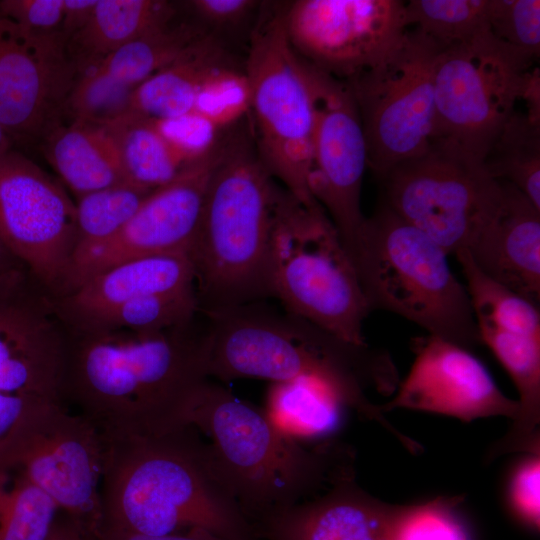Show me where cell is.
<instances>
[{"label":"cell","instance_id":"39","mask_svg":"<svg viewBox=\"0 0 540 540\" xmlns=\"http://www.w3.org/2000/svg\"><path fill=\"white\" fill-rule=\"evenodd\" d=\"M488 21L491 34L499 41L539 57V0H489Z\"/></svg>","mask_w":540,"mask_h":540},{"label":"cell","instance_id":"9","mask_svg":"<svg viewBox=\"0 0 540 540\" xmlns=\"http://www.w3.org/2000/svg\"><path fill=\"white\" fill-rule=\"evenodd\" d=\"M535 60L491 32L443 49L435 65L430 145L482 164L522 100Z\"/></svg>","mask_w":540,"mask_h":540},{"label":"cell","instance_id":"22","mask_svg":"<svg viewBox=\"0 0 540 540\" xmlns=\"http://www.w3.org/2000/svg\"><path fill=\"white\" fill-rule=\"evenodd\" d=\"M397 509L368 495L349 477L255 531L260 540H392Z\"/></svg>","mask_w":540,"mask_h":540},{"label":"cell","instance_id":"21","mask_svg":"<svg viewBox=\"0 0 540 540\" xmlns=\"http://www.w3.org/2000/svg\"><path fill=\"white\" fill-rule=\"evenodd\" d=\"M195 287L187 253H171L127 261L112 267L72 292L49 297L52 311L67 332L93 330L121 305L142 296Z\"/></svg>","mask_w":540,"mask_h":540},{"label":"cell","instance_id":"20","mask_svg":"<svg viewBox=\"0 0 540 540\" xmlns=\"http://www.w3.org/2000/svg\"><path fill=\"white\" fill-rule=\"evenodd\" d=\"M500 183L495 205L465 250L484 274L538 306L540 210L514 186Z\"/></svg>","mask_w":540,"mask_h":540},{"label":"cell","instance_id":"46","mask_svg":"<svg viewBox=\"0 0 540 540\" xmlns=\"http://www.w3.org/2000/svg\"><path fill=\"white\" fill-rule=\"evenodd\" d=\"M45 540H87L73 522L59 511Z\"/></svg>","mask_w":540,"mask_h":540},{"label":"cell","instance_id":"24","mask_svg":"<svg viewBox=\"0 0 540 540\" xmlns=\"http://www.w3.org/2000/svg\"><path fill=\"white\" fill-rule=\"evenodd\" d=\"M176 16L163 0H97L86 25L66 42L78 74L141 36L162 28Z\"/></svg>","mask_w":540,"mask_h":540},{"label":"cell","instance_id":"6","mask_svg":"<svg viewBox=\"0 0 540 540\" xmlns=\"http://www.w3.org/2000/svg\"><path fill=\"white\" fill-rule=\"evenodd\" d=\"M347 253L371 311L394 313L466 349L481 343L448 254L384 202L365 218Z\"/></svg>","mask_w":540,"mask_h":540},{"label":"cell","instance_id":"30","mask_svg":"<svg viewBox=\"0 0 540 540\" xmlns=\"http://www.w3.org/2000/svg\"><path fill=\"white\" fill-rule=\"evenodd\" d=\"M208 34L211 33L201 25L172 21L126 44L97 66L119 81L136 88L178 60Z\"/></svg>","mask_w":540,"mask_h":540},{"label":"cell","instance_id":"45","mask_svg":"<svg viewBox=\"0 0 540 540\" xmlns=\"http://www.w3.org/2000/svg\"><path fill=\"white\" fill-rule=\"evenodd\" d=\"M98 540H226L204 528L193 527L166 535L103 534Z\"/></svg>","mask_w":540,"mask_h":540},{"label":"cell","instance_id":"28","mask_svg":"<svg viewBox=\"0 0 540 540\" xmlns=\"http://www.w3.org/2000/svg\"><path fill=\"white\" fill-rule=\"evenodd\" d=\"M106 126L116 140L129 182L154 190L173 181L192 164L163 137L151 119L129 113Z\"/></svg>","mask_w":540,"mask_h":540},{"label":"cell","instance_id":"26","mask_svg":"<svg viewBox=\"0 0 540 540\" xmlns=\"http://www.w3.org/2000/svg\"><path fill=\"white\" fill-rule=\"evenodd\" d=\"M232 64L214 35L208 34L133 90L130 113L153 120L189 113L207 80Z\"/></svg>","mask_w":540,"mask_h":540},{"label":"cell","instance_id":"16","mask_svg":"<svg viewBox=\"0 0 540 540\" xmlns=\"http://www.w3.org/2000/svg\"><path fill=\"white\" fill-rule=\"evenodd\" d=\"M306 64L315 111L309 189L348 251L366 218L361 210L368 167L362 123L347 84Z\"/></svg>","mask_w":540,"mask_h":540},{"label":"cell","instance_id":"42","mask_svg":"<svg viewBox=\"0 0 540 540\" xmlns=\"http://www.w3.org/2000/svg\"><path fill=\"white\" fill-rule=\"evenodd\" d=\"M0 13L29 31L57 33L63 18V0H0Z\"/></svg>","mask_w":540,"mask_h":540},{"label":"cell","instance_id":"33","mask_svg":"<svg viewBox=\"0 0 540 540\" xmlns=\"http://www.w3.org/2000/svg\"><path fill=\"white\" fill-rule=\"evenodd\" d=\"M489 0H410L405 2L408 28L413 26L442 50L490 32Z\"/></svg>","mask_w":540,"mask_h":540},{"label":"cell","instance_id":"23","mask_svg":"<svg viewBox=\"0 0 540 540\" xmlns=\"http://www.w3.org/2000/svg\"><path fill=\"white\" fill-rule=\"evenodd\" d=\"M480 342L487 345L506 369L518 393V411L508 433L489 456L512 452L540 454V337L477 324Z\"/></svg>","mask_w":540,"mask_h":540},{"label":"cell","instance_id":"2","mask_svg":"<svg viewBox=\"0 0 540 540\" xmlns=\"http://www.w3.org/2000/svg\"><path fill=\"white\" fill-rule=\"evenodd\" d=\"M102 440L101 535L200 527L226 540H260L215 475L206 441L193 426Z\"/></svg>","mask_w":540,"mask_h":540},{"label":"cell","instance_id":"48","mask_svg":"<svg viewBox=\"0 0 540 540\" xmlns=\"http://www.w3.org/2000/svg\"><path fill=\"white\" fill-rule=\"evenodd\" d=\"M13 140L0 124V155L12 148Z\"/></svg>","mask_w":540,"mask_h":540},{"label":"cell","instance_id":"35","mask_svg":"<svg viewBox=\"0 0 540 540\" xmlns=\"http://www.w3.org/2000/svg\"><path fill=\"white\" fill-rule=\"evenodd\" d=\"M198 312L200 307L195 287L146 295L121 305L89 332H160L193 322Z\"/></svg>","mask_w":540,"mask_h":540},{"label":"cell","instance_id":"13","mask_svg":"<svg viewBox=\"0 0 540 540\" xmlns=\"http://www.w3.org/2000/svg\"><path fill=\"white\" fill-rule=\"evenodd\" d=\"M0 238L43 291L57 296L76 246V204L13 148L0 155Z\"/></svg>","mask_w":540,"mask_h":540},{"label":"cell","instance_id":"27","mask_svg":"<svg viewBox=\"0 0 540 540\" xmlns=\"http://www.w3.org/2000/svg\"><path fill=\"white\" fill-rule=\"evenodd\" d=\"M344 398L313 379L273 383L264 412L284 434L298 440L325 438L342 423Z\"/></svg>","mask_w":540,"mask_h":540},{"label":"cell","instance_id":"11","mask_svg":"<svg viewBox=\"0 0 540 540\" xmlns=\"http://www.w3.org/2000/svg\"><path fill=\"white\" fill-rule=\"evenodd\" d=\"M441 51L417 29H407L377 64L345 82L361 119L368 167L379 179L430 147Z\"/></svg>","mask_w":540,"mask_h":540},{"label":"cell","instance_id":"5","mask_svg":"<svg viewBox=\"0 0 540 540\" xmlns=\"http://www.w3.org/2000/svg\"><path fill=\"white\" fill-rule=\"evenodd\" d=\"M278 188L246 133L221 137L197 234L188 251L200 311L271 297L269 262Z\"/></svg>","mask_w":540,"mask_h":540},{"label":"cell","instance_id":"32","mask_svg":"<svg viewBox=\"0 0 540 540\" xmlns=\"http://www.w3.org/2000/svg\"><path fill=\"white\" fill-rule=\"evenodd\" d=\"M59 511L23 474L0 465V540H45Z\"/></svg>","mask_w":540,"mask_h":540},{"label":"cell","instance_id":"14","mask_svg":"<svg viewBox=\"0 0 540 540\" xmlns=\"http://www.w3.org/2000/svg\"><path fill=\"white\" fill-rule=\"evenodd\" d=\"M285 25L303 60L343 82L377 64L408 29L399 0H296Z\"/></svg>","mask_w":540,"mask_h":540},{"label":"cell","instance_id":"17","mask_svg":"<svg viewBox=\"0 0 540 540\" xmlns=\"http://www.w3.org/2000/svg\"><path fill=\"white\" fill-rule=\"evenodd\" d=\"M78 77L59 32L29 31L0 13V124L12 140H44L61 125Z\"/></svg>","mask_w":540,"mask_h":540},{"label":"cell","instance_id":"1","mask_svg":"<svg viewBox=\"0 0 540 540\" xmlns=\"http://www.w3.org/2000/svg\"><path fill=\"white\" fill-rule=\"evenodd\" d=\"M204 327L160 332H67L60 401L103 438L160 435L186 426L208 380Z\"/></svg>","mask_w":540,"mask_h":540},{"label":"cell","instance_id":"3","mask_svg":"<svg viewBox=\"0 0 540 540\" xmlns=\"http://www.w3.org/2000/svg\"><path fill=\"white\" fill-rule=\"evenodd\" d=\"M257 303L204 313L208 378L317 380L340 394L350 409L395 431L366 395L367 389L391 394L399 384L386 351L350 344L286 310L278 313Z\"/></svg>","mask_w":540,"mask_h":540},{"label":"cell","instance_id":"31","mask_svg":"<svg viewBox=\"0 0 540 540\" xmlns=\"http://www.w3.org/2000/svg\"><path fill=\"white\" fill-rule=\"evenodd\" d=\"M466 280L465 288L476 324L540 337L539 306L484 274L467 250L454 254Z\"/></svg>","mask_w":540,"mask_h":540},{"label":"cell","instance_id":"29","mask_svg":"<svg viewBox=\"0 0 540 540\" xmlns=\"http://www.w3.org/2000/svg\"><path fill=\"white\" fill-rule=\"evenodd\" d=\"M482 166L489 176L511 184L540 210V120L515 109Z\"/></svg>","mask_w":540,"mask_h":540},{"label":"cell","instance_id":"37","mask_svg":"<svg viewBox=\"0 0 540 540\" xmlns=\"http://www.w3.org/2000/svg\"><path fill=\"white\" fill-rule=\"evenodd\" d=\"M458 498L431 500L398 506L392 540H471L470 533L456 512Z\"/></svg>","mask_w":540,"mask_h":540},{"label":"cell","instance_id":"44","mask_svg":"<svg viewBox=\"0 0 540 540\" xmlns=\"http://www.w3.org/2000/svg\"><path fill=\"white\" fill-rule=\"evenodd\" d=\"M97 0H63V18L60 34L65 42L89 21Z\"/></svg>","mask_w":540,"mask_h":540},{"label":"cell","instance_id":"18","mask_svg":"<svg viewBox=\"0 0 540 540\" xmlns=\"http://www.w3.org/2000/svg\"><path fill=\"white\" fill-rule=\"evenodd\" d=\"M67 331L28 270L0 280V392L60 401Z\"/></svg>","mask_w":540,"mask_h":540},{"label":"cell","instance_id":"43","mask_svg":"<svg viewBox=\"0 0 540 540\" xmlns=\"http://www.w3.org/2000/svg\"><path fill=\"white\" fill-rule=\"evenodd\" d=\"M261 3L253 0H192L188 6L203 28L222 30L242 23L259 9Z\"/></svg>","mask_w":540,"mask_h":540},{"label":"cell","instance_id":"10","mask_svg":"<svg viewBox=\"0 0 540 540\" xmlns=\"http://www.w3.org/2000/svg\"><path fill=\"white\" fill-rule=\"evenodd\" d=\"M101 434L58 400L41 399L0 442V465L46 493L87 540L102 532Z\"/></svg>","mask_w":540,"mask_h":540},{"label":"cell","instance_id":"36","mask_svg":"<svg viewBox=\"0 0 540 540\" xmlns=\"http://www.w3.org/2000/svg\"><path fill=\"white\" fill-rule=\"evenodd\" d=\"M134 89L99 66L89 68L78 74L66 102L65 115L72 121L109 125L130 113Z\"/></svg>","mask_w":540,"mask_h":540},{"label":"cell","instance_id":"7","mask_svg":"<svg viewBox=\"0 0 540 540\" xmlns=\"http://www.w3.org/2000/svg\"><path fill=\"white\" fill-rule=\"evenodd\" d=\"M269 286L287 312L345 342L367 345L363 326L371 310L336 228L320 204L305 206L279 189Z\"/></svg>","mask_w":540,"mask_h":540},{"label":"cell","instance_id":"4","mask_svg":"<svg viewBox=\"0 0 540 540\" xmlns=\"http://www.w3.org/2000/svg\"><path fill=\"white\" fill-rule=\"evenodd\" d=\"M187 424L205 438L215 475L254 529L352 477V456L342 446H304L209 379Z\"/></svg>","mask_w":540,"mask_h":540},{"label":"cell","instance_id":"19","mask_svg":"<svg viewBox=\"0 0 540 540\" xmlns=\"http://www.w3.org/2000/svg\"><path fill=\"white\" fill-rule=\"evenodd\" d=\"M412 366L381 407L437 413L464 422L491 416L514 419L518 401L502 393L485 366L466 348L434 335L416 338Z\"/></svg>","mask_w":540,"mask_h":540},{"label":"cell","instance_id":"47","mask_svg":"<svg viewBox=\"0 0 540 540\" xmlns=\"http://www.w3.org/2000/svg\"><path fill=\"white\" fill-rule=\"evenodd\" d=\"M22 270L27 268L0 238V280Z\"/></svg>","mask_w":540,"mask_h":540},{"label":"cell","instance_id":"12","mask_svg":"<svg viewBox=\"0 0 540 540\" xmlns=\"http://www.w3.org/2000/svg\"><path fill=\"white\" fill-rule=\"evenodd\" d=\"M383 202L448 255L465 249L495 205L501 183L482 164L430 145L380 178Z\"/></svg>","mask_w":540,"mask_h":540},{"label":"cell","instance_id":"34","mask_svg":"<svg viewBox=\"0 0 540 540\" xmlns=\"http://www.w3.org/2000/svg\"><path fill=\"white\" fill-rule=\"evenodd\" d=\"M152 191L126 181L79 196L73 255L116 234Z\"/></svg>","mask_w":540,"mask_h":540},{"label":"cell","instance_id":"25","mask_svg":"<svg viewBox=\"0 0 540 540\" xmlns=\"http://www.w3.org/2000/svg\"><path fill=\"white\" fill-rule=\"evenodd\" d=\"M44 140L48 161L78 197L128 181L107 126L72 121Z\"/></svg>","mask_w":540,"mask_h":540},{"label":"cell","instance_id":"15","mask_svg":"<svg viewBox=\"0 0 540 540\" xmlns=\"http://www.w3.org/2000/svg\"><path fill=\"white\" fill-rule=\"evenodd\" d=\"M220 139L213 150L186 167L173 181L154 189L116 234L71 258L59 297L94 276L127 261L187 253L197 234Z\"/></svg>","mask_w":540,"mask_h":540},{"label":"cell","instance_id":"8","mask_svg":"<svg viewBox=\"0 0 540 540\" xmlns=\"http://www.w3.org/2000/svg\"><path fill=\"white\" fill-rule=\"evenodd\" d=\"M288 2H262L250 35L244 72L258 156L285 190L305 206L319 203L309 189L315 123L306 62L289 41Z\"/></svg>","mask_w":540,"mask_h":540},{"label":"cell","instance_id":"40","mask_svg":"<svg viewBox=\"0 0 540 540\" xmlns=\"http://www.w3.org/2000/svg\"><path fill=\"white\" fill-rule=\"evenodd\" d=\"M151 120L163 137L190 163L209 154L220 139L219 129L194 111L177 117Z\"/></svg>","mask_w":540,"mask_h":540},{"label":"cell","instance_id":"38","mask_svg":"<svg viewBox=\"0 0 540 540\" xmlns=\"http://www.w3.org/2000/svg\"><path fill=\"white\" fill-rule=\"evenodd\" d=\"M250 109V90L244 68L234 64L213 74L203 85L193 111L219 130L234 124Z\"/></svg>","mask_w":540,"mask_h":540},{"label":"cell","instance_id":"41","mask_svg":"<svg viewBox=\"0 0 540 540\" xmlns=\"http://www.w3.org/2000/svg\"><path fill=\"white\" fill-rule=\"evenodd\" d=\"M516 467L509 485V500L514 513L529 527L540 523V454H528Z\"/></svg>","mask_w":540,"mask_h":540}]
</instances>
